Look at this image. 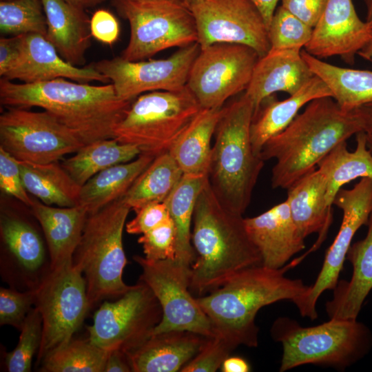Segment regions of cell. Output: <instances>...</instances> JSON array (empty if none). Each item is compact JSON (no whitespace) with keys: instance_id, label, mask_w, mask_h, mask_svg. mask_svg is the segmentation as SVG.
Segmentation results:
<instances>
[{"instance_id":"cell-1","label":"cell","mask_w":372,"mask_h":372,"mask_svg":"<svg viewBox=\"0 0 372 372\" xmlns=\"http://www.w3.org/2000/svg\"><path fill=\"white\" fill-rule=\"evenodd\" d=\"M132 101L118 97L113 85H92L56 79L16 83L0 80V102L7 107H38L54 116L84 144L112 138Z\"/></svg>"},{"instance_id":"cell-2","label":"cell","mask_w":372,"mask_h":372,"mask_svg":"<svg viewBox=\"0 0 372 372\" xmlns=\"http://www.w3.org/2000/svg\"><path fill=\"white\" fill-rule=\"evenodd\" d=\"M362 131L354 109H342L331 96L310 101L286 128L266 142L260 152L263 161H276L271 170L272 187L287 189L315 169L338 144Z\"/></svg>"},{"instance_id":"cell-3","label":"cell","mask_w":372,"mask_h":372,"mask_svg":"<svg viewBox=\"0 0 372 372\" xmlns=\"http://www.w3.org/2000/svg\"><path fill=\"white\" fill-rule=\"evenodd\" d=\"M192 242L197 256L190 267L189 289L200 296L262 262L245 218L220 203L208 179L196 203Z\"/></svg>"},{"instance_id":"cell-4","label":"cell","mask_w":372,"mask_h":372,"mask_svg":"<svg viewBox=\"0 0 372 372\" xmlns=\"http://www.w3.org/2000/svg\"><path fill=\"white\" fill-rule=\"evenodd\" d=\"M289 266L278 269L262 265L246 268L208 295L196 298L214 334L236 347H256L259 329L255 318L258 311L280 300L293 302L309 289L310 285L302 280L285 276Z\"/></svg>"},{"instance_id":"cell-5","label":"cell","mask_w":372,"mask_h":372,"mask_svg":"<svg viewBox=\"0 0 372 372\" xmlns=\"http://www.w3.org/2000/svg\"><path fill=\"white\" fill-rule=\"evenodd\" d=\"M254 106L244 93L223 107L217 125L207 173L220 203L243 214L248 207L265 161L254 153L250 128Z\"/></svg>"},{"instance_id":"cell-6","label":"cell","mask_w":372,"mask_h":372,"mask_svg":"<svg viewBox=\"0 0 372 372\" xmlns=\"http://www.w3.org/2000/svg\"><path fill=\"white\" fill-rule=\"evenodd\" d=\"M130 210L122 197L87 214L72 262L85 279L90 309L131 287L123 280L127 264L123 232Z\"/></svg>"},{"instance_id":"cell-7","label":"cell","mask_w":372,"mask_h":372,"mask_svg":"<svg viewBox=\"0 0 372 372\" xmlns=\"http://www.w3.org/2000/svg\"><path fill=\"white\" fill-rule=\"evenodd\" d=\"M271 335L282 345L280 372L309 364L344 369L363 358L372 347L370 329L357 319L331 318L304 327L280 317L273 322Z\"/></svg>"},{"instance_id":"cell-8","label":"cell","mask_w":372,"mask_h":372,"mask_svg":"<svg viewBox=\"0 0 372 372\" xmlns=\"http://www.w3.org/2000/svg\"><path fill=\"white\" fill-rule=\"evenodd\" d=\"M202 109L186 85L136 98L114 130V138L156 156L168 152Z\"/></svg>"},{"instance_id":"cell-9","label":"cell","mask_w":372,"mask_h":372,"mask_svg":"<svg viewBox=\"0 0 372 372\" xmlns=\"http://www.w3.org/2000/svg\"><path fill=\"white\" fill-rule=\"evenodd\" d=\"M116 6L130 27L128 44L121 57L137 61L162 50L198 42L194 17L182 1L116 0Z\"/></svg>"},{"instance_id":"cell-10","label":"cell","mask_w":372,"mask_h":372,"mask_svg":"<svg viewBox=\"0 0 372 372\" xmlns=\"http://www.w3.org/2000/svg\"><path fill=\"white\" fill-rule=\"evenodd\" d=\"M34 307L42 320L37 364L68 343L90 309L85 279L72 260L51 268L35 289Z\"/></svg>"},{"instance_id":"cell-11","label":"cell","mask_w":372,"mask_h":372,"mask_svg":"<svg viewBox=\"0 0 372 372\" xmlns=\"http://www.w3.org/2000/svg\"><path fill=\"white\" fill-rule=\"evenodd\" d=\"M162 316L157 298L140 280L116 301L100 305L87 327L88 338L105 350L128 352L152 335Z\"/></svg>"},{"instance_id":"cell-12","label":"cell","mask_w":372,"mask_h":372,"mask_svg":"<svg viewBox=\"0 0 372 372\" xmlns=\"http://www.w3.org/2000/svg\"><path fill=\"white\" fill-rule=\"evenodd\" d=\"M84 145L45 110L9 107L0 115V147L18 161L36 164L59 162Z\"/></svg>"},{"instance_id":"cell-13","label":"cell","mask_w":372,"mask_h":372,"mask_svg":"<svg viewBox=\"0 0 372 372\" xmlns=\"http://www.w3.org/2000/svg\"><path fill=\"white\" fill-rule=\"evenodd\" d=\"M259 58L242 44L216 43L200 48L187 86L202 108H221L230 97L245 92Z\"/></svg>"},{"instance_id":"cell-14","label":"cell","mask_w":372,"mask_h":372,"mask_svg":"<svg viewBox=\"0 0 372 372\" xmlns=\"http://www.w3.org/2000/svg\"><path fill=\"white\" fill-rule=\"evenodd\" d=\"M134 260L142 268L140 280L149 287L162 309V319L153 333L188 331L205 337L215 335L209 319L189 289L191 266L176 258L149 261L134 256Z\"/></svg>"},{"instance_id":"cell-15","label":"cell","mask_w":372,"mask_h":372,"mask_svg":"<svg viewBox=\"0 0 372 372\" xmlns=\"http://www.w3.org/2000/svg\"><path fill=\"white\" fill-rule=\"evenodd\" d=\"M187 6L196 21L200 48L216 43L242 44L260 57L270 50L267 26L251 0H191Z\"/></svg>"},{"instance_id":"cell-16","label":"cell","mask_w":372,"mask_h":372,"mask_svg":"<svg viewBox=\"0 0 372 372\" xmlns=\"http://www.w3.org/2000/svg\"><path fill=\"white\" fill-rule=\"evenodd\" d=\"M333 205L342 211L340 229L327 251L316 281L304 295L293 302L300 315L311 320L318 317L316 303L321 294L336 287L355 234L368 223L372 211V179L362 178L352 189L341 188Z\"/></svg>"},{"instance_id":"cell-17","label":"cell","mask_w":372,"mask_h":372,"mask_svg":"<svg viewBox=\"0 0 372 372\" xmlns=\"http://www.w3.org/2000/svg\"><path fill=\"white\" fill-rule=\"evenodd\" d=\"M200 50L196 42L164 59L130 61L119 56L101 60L92 65L109 79L118 98L133 101L145 92L184 88Z\"/></svg>"},{"instance_id":"cell-18","label":"cell","mask_w":372,"mask_h":372,"mask_svg":"<svg viewBox=\"0 0 372 372\" xmlns=\"http://www.w3.org/2000/svg\"><path fill=\"white\" fill-rule=\"evenodd\" d=\"M0 236L2 281L19 291L35 290L51 269L43 234L26 218L3 213Z\"/></svg>"},{"instance_id":"cell-19","label":"cell","mask_w":372,"mask_h":372,"mask_svg":"<svg viewBox=\"0 0 372 372\" xmlns=\"http://www.w3.org/2000/svg\"><path fill=\"white\" fill-rule=\"evenodd\" d=\"M371 38L372 28L358 17L352 0H327L304 50L320 59L338 56L353 65Z\"/></svg>"},{"instance_id":"cell-20","label":"cell","mask_w":372,"mask_h":372,"mask_svg":"<svg viewBox=\"0 0 372 372\" xmlns=\"http://www.w3.org/2000/svg\"><path fill=\"white\" fill-rule=\"evenodd\" d=\"M247 233L261 256V265L281 269L305 248L304 238L296 227L285 200L261 214L245 218Z\"/></svg>"},{"instance_id":"cell-21","label":"cell","mask_w":372,"mask_h":372,"mask_svg":"<svg viewBox=\"0 0 372 372\" xmlns=\"http://www.w3.org/2000/svg\"><path fill=\"white\" fill-rule=\"evenodd\" d=\"M301 52L297 49L270 48L258 59L244 92L254 104V114L262 101L273 94L282 92L291 95L313 76Z\"/></svg>"},{"instance_id":"cell-22","label":"cell","mask_w":372,"mask_h":372,"mask_svg":"<svg viewBox=\"0 0 372 372\" xmlns=\"http://www.w3.org/2000/svg\"><path fill=\"white\" fill-rule=\"evenodd\" d=\"M3 78L23 83H37L56 79H68L79 83L110 82L92 65L84 68L64 60L55 48L39 34H27L23 55L17 65Z\"/></svg>"},{"instance_id":"cell-23","label":"cell","mask_w":372,"mask_h":372,"mask_svg":"<svg viewBox=\"0 0 372 372\" xmlns=\"http://www.w3.org/2000/svg\"><path fill=\"white\" fill-rule=\"evenodd\" d=\"M207 337L188 331L153 333L126 352L133 372H176L200 351Z\"/></svg>"},{"instance_id":"cell-24","label":"cell","mask_w":372,"mask_h":372,"mask_svg":"<svg viewBox=\"0 0 372 372\" xmlns=\"http://www.w3.org/2000/svg\"><path fill=\"white\" fill-rule=\"evenodd\" d=\"M367 225L366 236L351 244L347 254L353 267L351 279L338 280L331 300L326 303L329 319H357L372 289V211Z\"/></svg>"},{"instance_id":"cell-25","label":"cell","mask_w":372,"mask_h":372,"mask_svg":"<svg viewBox=\"0 0 372 372\" xmlns=\"http://www.w3.org/2000/svg\"><path fill=\"white\" fill-rule=\"evenodd\" d=\"M326 191V179L316 168L287 189L286 200L302 236L305 238L312 234H318V238L309 251L320 246L332 222V207L327 205Z\"/></svg>"},{"instance_id":"cell-26","label":"cell","mask_w":372,"mask_h":372,"mask_svg":"<svg viewBox=\"0 0 372 372\" xmlns=\"http://www.w3.org/2000/svg\"><path fill=\"white\" fill-rule=\"evenodd\" d=\"M331 96L326 83L313 75L299 90L282 101L271 96L262 101L254 114L250 137L254 153L257 155L266 142L286 128L299 111L310 101L321 97Z\"/></svg>"},{"instance_id":"cell-27","label":"cell","mask_w":372,"mask_h":372,"mask_svg":"<svg viewBox=\"0 0 372 372\" xmlns=\"http://www.w3.org/2000/svg\"><path fill=\"white\" fill-rule=\"evenodd\" d=\"M30 207L43 231L51 261V268L72 260L80 242L87 211L76 205L52 207L32 197Z\"/></svg>"},{"instance_id":"cell-28","label":"cell","mask_w":372,"mask_h":372,"mask_svg":"<svg viewBox=\"0 0 372 372\" xmlns=\"http://www.w3.org/2000/svg\"><path fill=\"white\" fill-rule=\"evenodd\" d=\"M47 22L46 39L73 65L85 62L90 45V20L64 0H40Z\"/></svg>"},{"instance_id":"cell-29","label":"cell","mask_w":372,"mask_h":372,"mask_svg":"<svg viewBox=\"0 0 372 372\" xmlns=\"http://www.w3.org/2000/svg\"><path fill=\"white\" fill-rule=\"evenodd\" d=\"M223 111L202 108L169 149L183 174L207 176L211 141Z\"/></svg>"},{"instance_id":"cell-30","label":"cell","mask_w":372,"mask_h":372,"mask_svg":"<svg viewBox=\"0 0 372 372\" xmlns=\"http://www.w3.org/2000/svg\"><path fill=\"white\" fill-rule=\"evenodd\" d=\"M155 157L141 153L130 162L112 166L97 173L81 186L78 205L90 214L123 197Z\"/></svg>"},{"instance_id":"cell-31","label":"cell","mask_w":372,"mask_h":372,"mask_svg":"<svg viewBox=\"0 0 372 372\" xmlns=\"http://www.w3.org/2000/svg\"><path fill=\"white\" fill-rule=\"evenodd\" d=\"M355 136L353 152L349 151L347 141L341 142L317 165L326 179V199L329 207H332L337 193L345 184L358 178L372 179V152L367 146L366 134L362 131Z\"/></svg>"},{"instance_id":"cell-32","label":"cell","mask_w":372,"mask_h":372,"mask_svg":"<svg viewBox=\"0 0 372 372\" xmlns=\"http://www.w3.org/2000/svg\"><path fill=\"white\" fill-rule=\"evenodd\" d=\"M302 56L313 74L328 86L332 97L344 110L372 103V71L336 66L316 58L304 49Z\"/></svg>"},{"instance_id":"cell-33","label":"cell","mask_w":372,"mask_h":372,"mask_svg":"<svg viewBox=\"0 0 372 372\" xmlns=\"http://www.w3.org/2000/svg\"><path fill=\"white\" fill-rule=\"evenodd\" d=\"M18 161V160H17ZM27 192L48 205H78L81 186L59 162L36 164L18 161Z\"/></svg>"},{"instance_id":"cell-34","label":"cell","mask_w":372,"mask_h":372,"mask_svg":"<svg viewBox=\"0 0 372 372\" xmlns=\"http://www.w3.org/2000/svg\"><path fill=\"white\" fill-rule=\"evenodd\" d=\"M140 154L134 145L120 143L114 138L102 139L84 145L74 156L63 161L61 165L82 186L101 171L130 162Z\"/></svg>"},{"instance_id":"cell-35","label":"cell","mask_w":372,"mask_h":372,"mask_svg":"<svg viewBox=\"0 0 372 372\" xmlns=\"http://www.w3.org/2000/svg\"><path fill=\"white\" fill-rule=\"evenodd\" d=\"M183 176V172L169 152H163L138 176L123 198L134 212L147 204L165 201Z\"/></svg>"},{"instance_id":"cell-36","label":"cell","mask_w":372,"mask_h":372,"mask_svg":"<svg viewBox=\"0 0 372 372\" xmlns=\"http://www.w3.org/2000/svg\"><path fill=\"white\" fill-rule=\"evenodd\" d=\"M207 181V176L183 174L166 200L176 229L175 258L189 266L195 260V251L191 244V225L198 196Z\"/></svg>"},{"instance_id":"cell-37","label":"cell","mask_w":372,"mask_h":372,"mask_svg":"<svg viewBox=\"0 0 372 372\" xmlns=\"http://www.w3.org/2000/svg\"><path fill=\"white\" fill-rule=\"evenodd\" d=\"M110 351L89 338L74 340L53 351L40 362L41 372H104Z\"/></svg>"},{"instance_id":"cell-38","label":"cell","mask_w":372,"mask_h":372,"mask_svg":"<svg viewBox=\"0 0 372 372\" xmlns=\"http://www.w3.org/2000/svg\"><path fill=\"white\" fill-rule=\"evenodd\" d=\"M0 30L3 34H39L45 37L47 22L39 0H2Z\"/></svg>"},{"instance_id":"cell-39","label":"cell","mask_w":372,"mask_h":372,"mask_svg":"<svg viewBox=\"0 0 372 372\" xmlns=\"http://www.w3.org/2000/svg\"><path fill=\"white\" fill-rule=\"evenodd\" d=\"M19 342L10 352L3 353V365L8 372H30L32 362L37 355L42 341V320L39 311L34 307L21 329Z\"/></svg>"},{"instance_id":"cell-40","label":"cell","mask_w":372,"mask_h":372,"mask_svg":"<svg viewBox=\"0 0 372 372\" xmlns=\"http://www.w3.org/2000/svg\"><path fill=\"white\" fill-rule=\"evenodd\" d=\"M313 29L280 6L268 27L270 48L302 50L310 41Z\"/></svg>"},{"instance_id":"cell-41","label":"cell","mask_w":372,"mask_h":372,"mask_svg":"<svg viewBox=\"0 0 372 372\" xmlns=\"http://www.w3.org/2000/svg\"><path fill=\"white\" fill-rule=\"evenodd\" d=\"M35 290L19 291L0 288V325H9L20 331L25 318L34 307Z\"/></svg>"},{"instance_id":"cell-42","label":"cell","mask_w":372,"mask_h":372,"mask_svg":"<svg viewBox=\"0 0 372 372\" xmlns=\"http://www.w3.org/2000/svg\"><path fill=\"white\" fill-rule=\"evenodd\" d=\"M236 348L225 338L207 337L198 353L180 370L181 372H215Z\"/></svg>"},{"instance_id":"cell-43","label":"cell","mask_w":372,"mask_h":372,"mask_svg":"<svg viewBox=\"0 0 372 372\" xmlns=\"http://www.w3.org/2000/svg\"><path fill=\"white\" fill-rule=\"evenodd\" d=\"M176 234L172 218L141 234L138 242L143 247L145 258L149 261L174 259Z\"/></svg>"},{"instance_id":"cell-44","label":"cell","mask_w":372,"mask_h":372,"mask_svg":"<svg viewBox=\"0 0 372 372\" xmlns=\"http://www.w3.org/2000/svg\"><path fill=\"white\" fill-rule=\"evenodd\" d=\"M0 188L8 196L30 207L32 200L28 194L21 174L19 162L0 147Z\"/></svg>"},{"instance_id":"cell-45","label":"cell","mask_w":372,"mask_h":372,"mask_svg":"<svg viewBox=\"0 0 372 372\" xmlns=\"http://www.w3.org/2000/svg\"><path fill=\"white\" fill-rule=\"evenodd\" d=\"M135 213V217L125 224L130 234H143L171 218L166 200L147 204Z\"/></svg>"},{"instance_id":"cell-46","label":"cell","mask_w":372,"mask_h":372,"mask_svg":"<svg viewBox=\"0 0 372 372\" xmlns=\"http://www.w3.org/2000/svg\"><path fill=\"white\" fill-rule=\"evenodd\" d=\"M92 37L97 41L112 45L118 38L119 23L116 18L106 10H98L90 19Z\"/></svg>"},{"instance_id":"cell-47","label":"cell","mask_w":372,"mask_h":372,"mask_svg":"<svg viewBox=\"0 0 372 372\" xmlns=\"http://www.w3.org/2000/svg\"><path fill=\"white\" fill-rule=\"evenodd\" d=\"M280 6L313 28L320 19L327 3V0H280Z\"/></svg>"},{"instance_id":"cell-48","label":"cell","mask_w":372,"mask_h":372,"mask_svg":"<svg viewBox=\"0 0 372 372\" xmlns=\"http://www.w3.org/2000/svg\"><path fill=\"white\" fill-rule=\"evenodd\" d=\"M27 34L0 39V75L4 76L21 59Z\"/></svg>"},{"instance_id":"cell-49","label":"cell","mask_w":372,"mask_h":372,"mask_svg":"<svg viewBox=\"0 0 372 372\" xmlns=\"http://www.w3.org/2000/svg\"><path fill=\"white\" fill-rule=\"evenodd\" d=\"M131 364L126 352L121 349L110 351L104 372H131Z\"/></svg>"},{"instance_id":"cell-50","label":"cell","mask_w":372,"mask_h":372,"mask_svg":"<svg viewBox=\"0 0 372 372\" xmlns=\"http://www.w3.org/2000/svg\"><path fill=\"white\" fill-rule=\"evenodd\" d=\"M223 372H249L251 371L249 363L240 357H230L222 364L220 367Z\"/></svg>"},{"instance_id":"cell-51","label":"cell","mask_w":372,"mask_h":372,"mask_svg":"<svg viewBox=\"0 0 372 372\" xmlns=\"http://www.w3.org/2000/svg\"><path fill=\"white\" fill-rule=\"evenodd\" d=\"M354 110L360 118L363 132L372 134V103L364 104Z\"/></svg>"},{"instance_id":"cell-52","label":"cell","mask_w":372,"mask_h":372,"mask_svg":"<svg viewBox=\"0 0 372 372\" xmlns=\"http://www.w3.org/2000/svg\"><path fill=\"white\" fill-rule=\"evenodd\" d=\"M262 14L267 28L280 0H251Z\"/></svg>"},{"instance_id":"cell-53","label":"cell","mask_w":372,"mask_h":372,"mask_svg":"<svg viewBox=\"0 0 372 372\" xmlns=\"http://www.w3.org/2000/svg\"><path fill=\"white\" fill-rule=\"evenodd\" d=\"M70 5L77 8L81 10H83L88 7L94 6L103 0H64Z\"/></svg>"},{"instance_id":"cell-54","label":"cell","mask_w":372,"mask_h":372,"mask_svg":"<svg viewBox=\"0 0 372 372\" xmlns=\"http://www.w3.org/2000/svg\"><path fill=\"white\" fill-rule=\"evenodd\" d=\"M358 55L366 61L372 62V38L362 48Z\"/></svg>"},{"instance_id":"cell-55","label":"cell","mask_w":372,"mask_h":372,"mask_svg":"<svg viewBox=\"0 0 372 372\" xmlns=\"http://www.w3.org/2000/svg\"><path fill=\"white\" fill-rule=\"evenodd\" d=\"M366 6V15L365 21L372 28V0H363Z\"/></svg>"},{"instance_id":"cell-56","label":"cell","mask_w":372,"mask_h":372,"mask_svg":"<svg viewBox=\"0 0 372 372\" xmlns=\"http://www.w3.org/2000/svg\"><path fill=\"white\" fill-rule=\"evenodd\" d=\"M366 143L368 148L372 152V134H366Z\"/></svg>"},{"instance_id":"cell-57","label":"cell","mask_w":372,"mask_h":372,"mask_svg":"<svg viewBox=\"0 0 372 372\" xmlns=\"http://www.w3.org/2000/svg\"><path fill=\"white\" fill-rule=\"evenodd\" d=\"M183 3H185L186 5H187L189 3V2L191 1V0H181Z\"/></svg>"},{"instance_id":"cell-58","label":"cell","mask_w":372,"mask_h":372,"mask_svg":"<svg viewBox=\"0 0 372 372\" xmlns=\"http://www.w3.org/2000/svg\"><path fill=\"white\" fill-rule=\"evenodd\" d=\"M115 1H116V0H115ZM131 1H145V0H131ZM172 1H178V0H172Z\"/></svg>"},{"instance_id":"cell-59","label":"cell","mask_w":372,"mask_h":372,"mask_svg":"<svg viewBox=\"0 0 372 372\" xmlns=\"http://www.w3.org/2000/svg\"><path fill=\"white\" fill-rule=\"evenodd\" d=\"M5 1H10V0H5Z\"/></svg>"}]
</instances>
